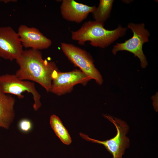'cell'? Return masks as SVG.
I'll return each instance as SVG.
<instances>
[{"label": "cell", "instance_id": "obj_10", "mask_svg": "<svg viewBox=\"0 0 158 158\" xmlns=\"http://www.w3.org/2000/svg\"><path fill=\"white\" fill-rule=\"evenodd\" d=\"M95 6H89L73 0H63L60 7L62 17L71 22L80 23L95 9Z\"/></svg>", "mask_w": 158, "mask_h": 158}, {"label": "cell", "instance_id": "obj_12", "mask_svg": "<svg viewBox=\"0 0 158 158\" xmlns=\"http://www.w3.org/2000/svg\"><path fill=\"white\" fill-rule=\"evenodd\" d=\"M50 123L55 134L62 142L65 144L70 145L72 142L71 137L59 117L55 115H52Z\"/></svg>", "mask_w": 158, "mask_h": 158}, {"label": "cell", "instance_id": "obj_7", "mask_svg": "<svg viewBox=\"0 0 158 158\" xmlns=\"http://www.w3.org/2000/svg\"><path fill=\"white\" fill-rule=\"evenodd\" d=\"M91 79L80 70L75 69L67 72L55 70L52 75L50 92L61 96L71 92L78 84L85 85Z\"/></svg>", "mask_w": 158, "mask_h": 158}, {"label": "cell", "instance_id": "obj_1", "mask_svg": "<svg viewBox=\"0 0 158 158\" xmlns=\"http://www.w3.org/2000/svg\"><path fill=\"white\" fill-rule=\"evenodd\" d=\"M16 61L19 66L15 74L18 77L35 82L49 91L52 74L58 70L54 62L44 60L40 50L32 49L23 50Z\"/></svg>", "mask_w": 158, "mask_h": 158}, {"label": "cell", "instance_id": "obj_15", "mask_svg": "<svg viewBox=\"0 0 158 158\" xmlns=\"http://www.w3.org/2000/svg\"><path fill=\"white\" fill-rule=\"evenodd\" d=\"M0 1H1V2H3L4 1V0H0Z\"/></svg>", "mask_w": 158, "mask_h": 158}, {"label": "cell", "instance_id": "obj_6", "mask_svg": "<svg viewBox=\"0 0 158 158\" xmlns=\"http://www.w3.org/2000/svg\"><path fill=\"white\" fill-rule=\"evenodd\" d=\"M0 90L6 94L16 95L20 99L24 97L22 94L27 92L33 96L34 110H37L41 106V95L37 91L34 83L21 80L15 74H6L0 75Z\"/></svg>", "mask_w": 158, "mask_h": 158}, {"label": "cell", "instance_id": "obj_3", "mask_svg": "<svg viewBox=\"0 0 158 158\" xmlns=\"http://www.w3.org/2000/svg\"><path fill=\"white\" fill-rule=\"evenodd\" d=\"M111 122L117 130L116 135L113 138L104 141H100L90 138L88 135L80 133V135L83 138L88 141L102 144L112 155L113 158H122L125 150L129 147V138L126 136L129 127L126 123L111 116L103 115Z\"/></svg>", "mask_w": 158, "mask_h": 158}, {"label": "cell", "instance_id": "obj_11", "mask_svg": "<svg viewBox=\"0 0 158 158\" xmlns=\"http://www.w3.org/2000/svg\"><path fill=\"white\" fill-rule=\"evenodd\" d=\"M16 99L0 90V128L8 129L15 116Z\"/></svg>", "mask_w": 158, "mask_h": 158}, {"label": "cell", "instance_id": "obj_4", "mask_svg": "<svg viewBox=\"0 0 158 158\" xmlns=\"http://www.w3.org/2000/svg\"><path fill=\"white\" fill-rule=\"evenodd\" d=\"M128 27L133 32V37L123 43H117L113 47L112 53L115 55L117 52L120 51L130 52L139 59L141 67L145 68L148 63L143 51L142 47L144 43L149 41V32L145 28L143 23L135 24L130 23Z\"/></svg>", "mask_w": 158, "mask_h": 158}, {"label": "cell", "instance_id": "obj_2", "mask_svg": "<svg viewBox=\"0 0 158 158\" xmlns=\"http://www.w3.org/2000/svg\"><path fill=\"white\" fill-rule=\"evenodd\" d=\"M104 25L95 21L85 22L79 29L71 31L72 39L80 45L89 41L94 47L104 48L126 34V27L119 25L116 29L109 30L104 28Z\"/></svg>", "mask_w": 158, "mask_h": 158}, {"label": "cell", "instance_id": "obj_8", "mask_svg": "<svg viewBox=\"0 0 158 158\" xmlns=\"http://www.w3.org/2000/svg\"><path fill=\"white\" fill-rule=\"evenodd\" d=\"M23 47L18 33L11 27H0V57L16 60L22 53Z\"/></svg>", "mask_w": 158, "mask_h": 158}, {"label": "cell", "instance_id": "obj_13", "mask_svg": "<svg viewBox=\"0 0 158 158\" xmlns=\"http://www.w3.org/2000/svg\"><path fill=\"white\" fill-rule=\"evenodd\" d=\"M114 0H100L97 7L92 13L95 21L104 24L109 17Z\"/></svg>", "mask_w": 158, "mask_h": 158}, {"label": "cell", "instance_id": "obj_5", "mask_svg": "<svg viewBox=\"0 0 158 158\" xmlns=\"http://www.w3.org/2000/svg\"><path fill=\"white\" fill-rule=\"evenodd\" d=\"M61 48L68 59L91 79L101 85L103 80L100 73L95 68L90 55L85 50L71 44L61 43Z\"/></svg>", "mask_w": 158, "mask_h": 158}, {"label": "cell", "instance_id": "obj_16", "mask_svg": "<svg viewBox=\"0 0 158 158\" xmlns=\"http://www.w3.org/2000/svg\"><path fill=\"white\" fill-rule=\"evenodd\" d=\"M0 60H1V59H0Z\"/></svg>", "mask_w": 158, "mask_h": 158}, {"label": "cell", "instance_id": "obj_14", "mask_svg": "<svg viewBox=\"0 0 158 158\" xmlns=\"http://www.w3.org/2000/svg\"><path fill=\"white\" fill-rule=\"evenodd\" d=\"M18 126L20 130L24 133H28L32 128V125L31 122L27 119H23L19 122Z\"/></svg>", "mask_w": 158, "mask_h": 158}, {"label": "cell", "instance_id": "obj_9", "mask_svg": "<svg viewBox=\"0 0 158 158\" xmlns=\"http://www.w3.org/2000/svg\"><path fill=\"white\" fill-rule=\"evenodd\" d=\"M17 33L23 47L26 48L40 50L48 48L52 44L50 39L35 28L22 25Z\"/></svg>", "mask_w": 158, "mask_h": 158}]
</instances>
